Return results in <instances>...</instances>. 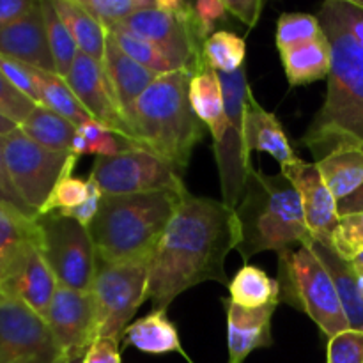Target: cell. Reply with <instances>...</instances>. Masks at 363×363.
Returning a JSON list of instances; mask_svg holds the SVG:
<instances>
[{"mask_svg": "<svg viewBox=\"0 0 363 363\" xmlns=\"http://www.w3.org/2000/svg\"><path fill=\"white\" fill-rule=\"evenodd\" d=\"M188 98L195 116L211 131L213 144L223 137L227 130V116L223 106V91L218 73L209 67H202L191 77Z\"/></svg>", "mask_w": 363, "mask_h": 363, "instance_id": "cell-25", "label": "cell"}, {"mask_svg": "<svg viewBox=\"0 0 363 363\" xmlns=\"http://www.w3.org/2000/svg\"><path fill=\"white\" fill-rule=\"evenodd\" d=\"M279 300L303 312L328 339L350 330L335 284L308 247L279 254Z\"/></svg>", "mask_w": 363, "mask_h": 363, "instance_id": "cell-6", "label": "cell"}, {"mask_svg": "<svg viewBox=\"0 0 363 363\" xmlns=\"http://www.w3.org/2000/svg\"><path fill=\"white\" fill-rule=\"evenodd\" d=\"M66 82L78 98V101L91 113L92 119L105 124L108 130L123 137L124 140L138 145L135 142L130 123L126 121L119 103H117L103 62H98L87 53L78 50V55L74 59L69 74L66 77Z\"/></svg>", "mask_w": 363, "mask_h": 363, "instance_id": "cell-15", "label": "cell"}, {"mask_svg": "<svg viewBox=\"0 0 363 363\" xmlns=\"http://www.w3.org/2000/svg\"><path fill=\"white\" fill-rule=\"evenodd\" d=\"M57 346L66 358L85 357L98 339V319L91 291L57 287L45 318Z\"/></svg>", "mask_w": 363, "mask_h": 363, "instance_id": "cell-14", "label": "cell"}, {"mask_svg": "<svg viewBox=\"0 0 363 363\" xmlns=\"http://www.w3.org/2000/svg\"><path fill=\"white\" fill-rule=\"evenodd\" d=\"M326 363H363V332L346 330L328 340Z\"/></svg>", "mask_w": 363, "mask_h": 363, "instance_id": "cell-41", "label": "cell"}, {"mask_svg": "<svg viewBox=\"0 0 363 363\" xmlns=\"http://www.w3.org/2000/svg\"><path fill=\"white\" fill-rule=\"evenodd\" d=\"M0 55L35 69L55 73L41 2L23 20L0 28Z\"/></svg>", "mask_w": 363, "mask_h": 363, "instance_id": "cell-17", "label": "cell"}, {"mask_svg": "<svg viewBox=\"0 0 363 363\" xmlns=\"http://www.w3.org/2000/svg\"><path fill=\"white\" fill-rule=\"evenodd\" d=\"M191 7H194L195 25L204 43L215 34L216 25L225 21L229 14L223 0H199V2H191Z\"/></svg>", "mask_w": 363, "mask_h": 363, "instance_id": "cell-42", "label": "cell"}, {"mask_svg": "<svg viewBox=\"0 0 363 363\" xmlns=\"http://www.w3.org/2000/svg\"><path fill=\"white\" fill-rule=\"evenodd\" d=\"M91 176L105 197L149 191H186L179 170L145 147H130L116 156H99L92 165Z\"/></svg>", "mask_w": 363, "mask_h": 363, "instance_id": "cell-12", "label": "cell"}, {"mask_svg": "<svg viewBox=\"0 0 363 363\" xmlns=\"http://www.w3.org/2000/svg\"><path fill=\"white\" fill-rule=\"evenodd\" d=\"M110 27L121 28L152 43L176 64L177 69L195 74L202 67H208L202 59L204 39L195 25L191 2L158 0V6L152 9L140 11Z\"/></svg>", "mask_w": 363, "mask_h": 363, "instance_id": "cell-7", "label": "cell"}, {"mask_svg": "<svg viewBox=\"0 0 363 363\" xmlns=\"http://www.w3.org/2000/svg\"><path fill=\"white\" fill-rule=\"evenodd\" d=\"M2 147L14 188L39 216L57 183L71 176L78 156L43 147L20 128L2 137Z\"/></svg>", "mask_w": 363, "mask_h": 363, "instance_id": "cell-9", "label": "cell"}, {"mask_svg": "<svg viewBox=\"0 0 363 363\" xmlns=\"http://www.w3.org/2000/svg\"><path fill=\"white\" fill-rule=\"evenodd\" d=\"M41 230V254L59 286L91 291L96 275V248L87 227L60 213L38 218Z\"/></svg>", "mask_w": 363, "mask_h": 363, "instance_id": "cell-11", "label": "cell"}, {"mask_svg": "<svg viewBox=\"0 0 363 363\" xmlns=\"http://www.w3.org/2000/svg\"><path fill=\"white\" fill-rule=\"evenodd\" d=\"M240 243L236 211L223 201L183 195L149 262L147 300L167 311L184 291L202 282L230 284L225 259Z\"/></svg>", "mask_w": 363, "mask_h": 363, "instance_id": "cell-1", "label": "cell"}, {"mask_svg": "<svg viewBox=\"0 0 363 363\" xmlns=\"http://www.w3.org/2000/svg\"><path fill=\"white\" fill-rule=\"evenodd\" d=\"M230 301L243 308H261L280 303L279 282L257 266L245 264L229 284Z\"/></svg>", "mask_w": 363, "mask_h": 363, "instance_id": "cell-31", "label": "cell"}, {"mask_svg": "<svg viewBox=\"0 0 363 363\" xmlns=\"http://www.w3.org/2000/svg\"><path fill=\"white\" fill-rule=\"evenodd\" d=\"M80 4L103 27L108 28L140 11L152 9L158 6V0H80Z\"/></svg>", "mask_w": 363, "mask_h": 363, "instance_id": "cell-36", "label": "cell"}, {"mask_svg": "<svg viewBox=\"0 0 363 363\" xmlns=\"http://www.w3.org/2000/svg\"><path fill=\"white\" fill-rule=\"evenodd\" d=\"M323 179L337 202L350 197L363 184V149L351 147L335 151L315 162Z\"/></svg>", "mask_w": 363, "mask_h": 363, "instance_id": "cell-28", "label": "cell"}, {"mask_svg": "<svg viewBox=\"0 0 363 363\" xmlns=\"http://www.w3.org/2000/svg\"><path fill=\"white\" fill-rule=\"evenodd\" d=\"M284 71L291 85H307L328 78L332 53L326 34L314 41L301 43L280 52Z\"/></svg>", "mask_w": 363, "mask_h": 363, "instance_id": "cell-26", "label": "cell"}, {"mask_svg": "<svg viewBox=\"0 0 363 363\" xmlns=\"http://www.w3.org/2000/svg\"><path fill=\"white\" fill-rule=\"evenodd\" d=\"M106 30L116 38L117 45L123 48V52L126 53L128 57H131L135 62L144 66L145 69L152 71V73L160 74V77L174 73V71H179L176 64H174L169 57H165V53L160 48H156L152 43L137 38V35L121 30V28L116 27H110L106 28Z\"/></svg>", "mask_w": 363, "mask_h": 363, "instance_id": "cell-34", "label": "cell"}, {"mask_svg": "<svg viewBox=\"0 0 363 363\" xmlns=\"http://www.w3.org/2000/svg\"><path fill=\"white\" fill-rule=\"evenodd\" d=\"M66 357L57 346L41 315L0 289V363H62Z\"/></svg>", "mask_w": 363, "mask_h": 363, "instance_id": "cell-13", "label": "cell"}, {"mask_svg": "<svg viewBox=\"0 0 363 363\" xmlns=\"http://www.w3.org/2000/svg\"><path fill=\"white\" fill-rule=\"evenodd\" d=\"M234 211L240 225L236 250L245 264L261 252L282 254L312 240L300 194L282 172L268 176L252 169L243 197Z\"/></svg>", "mask_w": 363, "mask_h": 363, "instance_id": "cell-3", "label": "cell"}, {"mask_svg": "<svg viewBox=\"0 0 363 363\" xmlns=\"http://www.w3.org/2000/svg\"><path fill=\"white\" fill-rule=\"evenodd\" d=\"M53 7L73 35L78 50L103 62L108 30L77 0H53Z\"/></svg>", "mask_w": 363, "mask_h": 363, "instance_id": "cell-27", "label": "cell"}, {"mask_svg": "<svg viewBox=\"0 0 363 363\" xmlns=\"http://www.w3.org/2000/svg\"><path fill=\"white\" fill-rule=\"evenodd\" d=\"M20 130L43 147L62 152L71 151V145L78 133V128L74 124L41 105L32 110Z\"/></svg>", "mask_w": 363, "mask_h": 363, "instance_id": "cell-30", "label": "cell"}, {"mask_svg": "<svg viewBox=\"0 0 363 363\" xmlns=\"http://www.w3.org/2000/svg\"><path fill=\"white\" fill-rule=\"evenodd\" d=\"M103 67L108 77L110 85L113 89L117 103L123 110L124 117L131 126V116L137 99L149 89V85L158 80L160 74L145 69L138 62H135L131 57H128L117 45L116 38L108 32L106 35L105 57H103ZM133 131V130H131Z\"/></svg>", "mask_w": 363, "mask_h": 363, "instance_id": "cell-19", "label": "cell"}, {"mask_svg": "<svg viewBox=\"0 0 363 363\" xmlns=\"http://www.w3.org/2000/svg\"><path fill=\"white\" fill-rule=\"evenodd\" d=\"M57 287L59 282L43 257L41 248H34L25 259L23 266L4 286H0V289L45 319Z\"/></svg>", "mask_w": 363, "mask_h": 363, "instance_id": "cell-21", "label": "cell"}, {"mask_svg": "<svg viewBox=\"0 0 363 363\" xmlns=\"http://www.w3.org/2000/svg\"><path fill=\"white\" fill-rule=\"evenodd\" d=\"M84 363H121L119 342L113 339L98 337L85 353Z\"/></svg>", "mask_w": 363, "mask_h": 363, "instance_id": "cell-47", "label": "cell"}, {"mask_svg": "<svg viewBox=\"0 0 363 363\" xmlns=\"http://www.w3.org/2000/svg\"><path fill=\"white\" fill-rule=\"evenodd\" d=\"M222 303L227 312L229 363H243L252 351L272 346V318L279 303H269L261 308H243L233 303L230 298Z\"/></svg>", "mask_w": 363, "mask_h": 363, "instance_id": "cell-18", "label": "cell"}, {"mask_svg": "<svg viewBox=\"0 0 363 363\" xmlns=\"http://www.w3.org/2000/svg\"><path fill=\"white\" fill-rule=\"evenodd\" d=\"M360 284H362V287H363V275H360Z\"/></svg>", "mask_w": 363, "mask_h": 363, "instance_id": "cell-53", "label": "cell"}, {"mask_svg": "<svg viewBox=\"0 0 363 363\" xmlns=\"http://www.w3.org/2000/svg\"><path fill=\"white\" fill-rule=\"evenodd\" d=\"M0 71L6 74L7 80H9L18 91L23 92L28 99H32V101L35 103V105H41V101H39V91L38 87H35L30 67L18 62V60L7 59V57L0 55Z\"/></svg>", "mask_w": 363, "mask_h": 363, "instance_id": "cell-43", "label": "cell"}, {"mask_svg": "<svg viewBox=\"0 0 363 363\" xmlns=\"http://www.w3.org/2000/svg\"><path fill=\"white\" fill-rule=\"evenodd\" d=\"M18 128L20 126H18L16 123H13V121L7 119L6 116H2V113H0V137H6V135L13 133V131H16Z\"/></svg>", "mask_w": 363, "mask_h": 363, "instance_id": "cell-50", "label": "cell"}, {"mask_svg": "<svg viewBox=\"0 0 363 363\" xmlns=\"http://www.w3.org/2000/svg\"><path fill=\"white\" fill-rule=\"evenodd\" d=\"M245 39L227 30H218L206 39L202 59L209 69L222 74H233L245 67Z\"/></svg>", "mask_w": 363, "mask_h": 363, "instance_id": "cell-32", "label": "cell"}, {"mask_svg": "<svg viewBox=\"0 0 363 363\" xmlns=\"http://www.w3.org/2000/svg\"><path fill=\"white\" fill-rule=\"evenodd\" d=\"M30 73L34 77L35 87L39 91L41 106L59 113L60 117L67 119L77 128H80L82 124L92 119L91 113L78 101V98L74 96V92L71 91V87L64 78H60L55 73L35 69V67H30Z\"/></svg>", "mask_w": 363, "mask_h": 363, "instance_id": "cell-29", "label": "cell"}, {"mask_svg": "<svg viewBox=\"0 0 363 363\" xmlns=\"http://www.w3.org/2000/svg\"><path fill=\"white\" fill-rule=\"evenodd\" d=\"M35 6L34 0H0V28L23 20Z\"/></svg>", "mask_w": 363, "mask_h": 363, "instance_id": "cell-48", "label": "cell"}, {"mask_svg": "<svg viewBox=\"0 0 363 363\" xmlns=\"http://www.w3.org/2000/svg\"><path fill=\"white\" fill-rule=\"evenodd\" d=\"M305 247L311 248L315 257L328 269L350 328L363 332V287L353 264L340 257L330 245L311 240Z\"/></svg>", "mask_w": 363, "mask_h": 363, "instance_id": "cell-23", "label": "cell"}, {"mask_svg": "<svg viewBox=\"0 0 363 363\" xmlns=\"http://www.w3.org/2000/svg\"><path fill=\"white\" fill-rule=\"evenodd\" d=\"M0 206L4 208H11L14 211H20L21 215L28 216V218L38 220V213L27 206V202L21 199L18 190L14 188L13 179L7 170L6 158H4V147H2V137H0Z\"/></svg>", "mask_w": 363, "mask_h": 363, "instance_id": "cell-44", "label": "cell"}, {"mask_svg": "<svg viewBox=\"0 0 363 363\" xmlns=\"http://www.w3.org/2000/svg\"><path fill=\"white\" fill-rule=\"evenodd\" d=\"M41 7L43 14H45L50 50H52L53 64H55V74L66 80L78 55V46L71 32L67 30L62 18L59 16L57 9L53 7V2H46L45 0V2H41Z\"/></svg>", "mask_w": 363, "mask_h": 363, "instance_id": "cell-33", "label": "cell"}, {"mask_svg": "<svg viewBox=\"0 0 363 363\" xmlns=\"http://www.w3.org/2000/svg\"><path fill=\"white\" fill-rule=\"evenodd\" d=\"M123 342L147 354L177 353L188 363H194L181 346L179 332L165 311H152L145 318L131 323L124 332Z\"/></svg>", "mask_w": 363, "mask_h": 363, "instance_id": "cell-24", "label": "cell"}, {"mask_svg": "<svg viewBox=\"0 0 363 363\" xmlns=\"http://www.w3.org/2000/svg\"><path fill=\"white\" fill-rule=\"evenodd\" d=\"M223 91V106L227 116V130L218 142L213 144L216 165L222 183L223 204L236 209L243 197L250 174V152L245 140V106L250 87L245 67L233 74L218 73Z\"/></svg>", "mask_w": 363, "mask_h": 363, "instance_id": "cell-10", "label": "cell"}, {"mask_svg": "<svg viewBox=\"0 0 363 363\" xmlns=\"http://www.w3.org/2000/svg\"><path fill=\"white\" fill-rule=\"evenodd\" d=\"M332 53L321 110L301 137L315 162L335 151L363 149V2L330 0L318 13Z\"/></svg>", "mask_w": 363, "mask_h": 363, "instance_id": "cell-2", "label": "cell"}, {"mask_svg": "<svg viewBox=\"0 0 363 363\" xmlns=\"http://www.w3.org/2000/svg\"><path fill=\"white\" fill-rule=\"evenodd\" d=\"M245 140H247L248 152H268L279 162L280 169L298 160L280 121L277 119L275 113L259 105L252 91L248 92L247 106H245Z\"/></svg>", "mask_w": 363, "mask_h": 363, "instance_id": "cell-22", "label": "cell"}, {"mask_svg": "<svg viewBox=\"0 0 363 363\" xmlns=\"http://www.w3.org/2000/svg\"><path fill=\"white\" fill-rule=\"evenodd\" d=\"M225 7L229 14L247 25L248 28H254L259 23L264 2L262 0H225Z\"/></svg>", "mask_w": 363, "mask_h": 363, "instance_id": "cell-46", "label": "cell"}, {"mask_svg": "<svg viewBox=\"0 0 363 363\" xmlns=\"http://www.w3.org/2000/svg\"><path fill=\"white\" fill-rule=\"evenodd\" d=\"M62 363H84V357H73V358H66Z\"/></svg>", "mask_w": 363, "mask_h": 363, "instance_id": "cell-52", "label": "cell"}, {"mask_svg": "<svg viewBox=\"0 0 363 363\" xmlns=\"http://www.w3.org/2000/svg\"><path fill=\"white\" fill-rule=\"evenodd\" d=\"M35 106L38 105L28 99L23 92L18 91L0 71V113L21 126Z\"/></svg>", "mask_w": 363, "mask_h": 363, "instance_id": "cell-40", "label": "cell"}, {"mask_svg": "<svg viewBox=\"0 0 363 363\" xmlns=\"http://www.w3.org/2000/svg\"><path fill=\"white\" fill-rule=\"evenodd\" d=\"M351 264H353L354 272H357L358 277L363 275V252L360 255H358L357 259H353V261H351Z\"/></svg>", "mask_w": 363, "mask_h": 363, "instance_id": "cell-51", "label": "cell"}, {"mask_svg": "<svg viewBox=\"0 0 363 363\" xmlns=\"http://www.w3.org/2000/svg\"><path fill=\"white\" fill-rule=\"evenodd\" d=\"M78 133L89 142V155L96 156V158H99V156H116L130 147H140V145L124 140L123 137L108 130L105 124L98 123L94 119L82 124L78 128Z\"/></svg>", "mask_w": 363, "mask_h": 363, "instance_id": "cell-38", "label": "cell"}, {"mask_svg": "<svg viewBox=\"0 0 363 363\" xmlns=\"http://www.w3.org/2000/svg\"><path fill=\"white\" fill-rule=\"evenodd\" d=\"M325 35L318 16L307 13H286L277 21V46L279 52L301 43L314 41Z\"/></svg>", "mask_w": 363, "mask_h": 363, "instance_id": "cell-35", "label": "cell"}, {"mask_svg": "<svg viewBox=\"0 0 363 363\" xmlns=\"http://www.w3.org/2000/svg\"><path fill=\"white\" fill-rule=\"evenodd\" d=\"M280 172L291 181L300 194L305 222L312 240L330 245L332 234L339 223V202L323 179L318 165L298 158L291 165L282 167Z\"/></svg>", "mask_w": 363, "mask_h": 363, "instance_id": "cell-16", "label": "cell"}, {"mask_svg": "<svg viewBox=\"0 0 363 363\" xmlns=\"http://www.w3.org/2000/svg\"><path fill=\"white\" fill-rule=\"evenodd\" d=\"M87 183H89L87 199H85V201L82 202L80 206H77V208L67 209V211H59V213L62 216H67V218H73L74 222H78L80 225L87 227V229H89V225L94 222L96 215H98L103 194H101V190H99L96 179L91 176V174H89V177H87Z\"/></svg>", "mask_w": 363, "mask_h": 363, "instance_id": "cell-45", "label": "cell"}, {"mask_svg": "<svg viewBox=\"0 0 363 363\" xmlns=\"http://www.w3.org/2000/svg\"><path fill=\"white\" fill-rule=\"evenodd\" d=\"M353 213H363V184L350 197L339 201V216L353 215Z\"/></svg>", "mask_w": 363, "mask_h": 363, "instance_id": "cell-49", "label": "cell"}, {"mask_svg": "<svg viewBox=\"0 0 363 363\" xmlns=\"http://www.w3.org/2000/svg\"><path fill=\"white\" fill-rule=\"evenodd\" d=\"M149 262H96L91 294L98 319V337L121 342L135 312L147 300Z\"/></svg>", "mask_w": 363, "mask_h": 363, "instance_id": "cell-8", "label": "cell"}, {"mask_svg": "<svg viewBox=\"0 0 363 363\" xmlns=\"http://www.w3.org/2000/svg\"><path fill=\"white\" fill-rule=\"evenodd\" d=\"M330 247L346 261H353L363 252V213L344 215L332 234Z\"/></svg>", "mask_w": 363, "mask_h": 363, "instance_id": "cell-37", "label": "cell"}, {"mask_svg": "<svg viewBox=\"0 0 363 363\" xmlns=\"http://www.w3.org/2000/svg\"><path fill=\"white\" fill-rule=\"evenodd\" d=\"M184 194L103 195L98 215L89 225L96 257L105 262L151 259Z\"/></svg>", "mask_w": 363, "mask_h": 363, "instance_id": "cell-4", "label": "cell"}, {"mask_svg": "<svg viewBox=\"0 0 363 363\" xmlns=\"http://www.w3.org/2000/svg\"><path fill=\"white\" fill-rule=\"evenodd\" d=\"M89 195V183L87 179H80V177H64L57 183V186L53 188L52 195H50L48 202H46L45 208L41 209L39 216L50 215V213H59V211H67V209H73L77 206H80L82 202L87 199ZM38 216V218H39Z\"/></svg>", "mask_w": 363, "mask_h": 363, "instance_id": "cell-39", "label": "cell"}, {"mask_svg": "<svg viewBox=\"0 0 363 363\" xmlns=\"http://www.w3.org/2000/svg\"><path fill=\"white\" fill-rule=\"evenodd\" d=\"M34 248H41L38 220L0 206V286L23 266Z\"/></svg>", "mask_w": 363, "mask_h": 363, "instance_id": "cell-20", "label": "cell"}, {"mask_svg": "<svg viewBox=\"0 0 363 363\" xmlns=\"http://www.w3.org/2000/svg\"><path fill=\"white\" fill-rule=\"evenodd\" d=\"M191 77L183 69L160 77L137 99L131 116L135 142L181 174L190 163L195 145L204 137V126L188 98Z\"/></svg>", "mask_w": 363, "mask_h": 363, "instance_id": "cell-5", "label": "cell"}]
</instances>
